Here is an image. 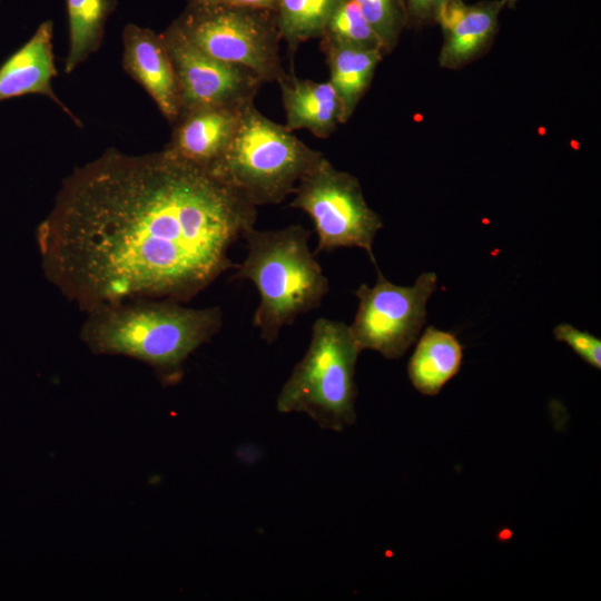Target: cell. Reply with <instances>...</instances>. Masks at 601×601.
Returning <instances> with one entry per match:
<instances>
[{"mask_svg":"<svg viewBox=\"0 0 601 601\" xmlns=\"http://www.w3.org/2000/svg\"><path fill=\"white\" fill-rule=\"evenodd\" d=\"M256 206L164 148L108 149L62 183L37 228L48 280L85 312L139 299L185 303L236 265Z\"/></svg>","mask_w":601,"mask_h":601,"instance_id":"obj_1","label":"cell"},{"mask_svg":"<svg viewBox=\"0 0 601 601\" xmlns=\"http://www.w3.org/2000/svg\"><path fill=\"white\" fill-rule=\"evenodd\" d=\"M219 307L189 308L166 299H139L88 312L80 337L97 355H121L154 368L162 384L177 383L186 359L221 327Z\"/></svg>","mask_w":601,"mask_h":601,"instance_id":"obj_2","label":"cell"},{"mask_svg":"<svg viewBox=\"0 0 601 601\" xmlns=\"http://www.w3.org/2000/svg\"><path fill=\"white\" fill-rule=\"evenodd\" d=\"M311 231L300 225L280 229H247V255L234 279L250 280L259 293L253 324L273 343L282 327L317 308L328 293V279L309 250Z\"/></svg>","mask_w":601,"mask_h":601,"instance_id":"obj_3","label":"cell"},{"mask_svg":"<svg viewBox=\"0 0 601 601\" xmlns=\"http://www.w3.org/2000/svg\"><path fill=\"white\" fill-rule=\"evenodd\" d=\"M323 157L252 101L243 107L234 137L210 174L257 207L285 200Z\"/></svg>","mask_w":601,"mask_h":601,"instance_id":"obj_4","label":"cell"},{"mask_svg":"<svg viewBox=\"0 0 601 601\" xmlns=\"http://www.w3.org/2000/svg\"><path fill=\"white\" fill-rule=\"evenodd\" d=\"M361 348L349 325L318 318L308 348L283 385L276 407L304 413L322 428L342 431L356 420L355 366Z\"/></svg>","mask_w":601,"mask_h":601,"instance_id":"obj_5","label":"cell"},{"mask_svg":"<svg viewBox=\"0 0 601 601\" xmlns=\"http://www.w3.org/2000/svg\"><path fill=\"white\" fill-rule=\"evenodd\" d=\"M176 21L193 45L215 59L248 68L263 82L286 76L274 11L187 4Z\"/></svg>","mask_w":601,"mask_h":601,"instance_id":"obj_6","label":"cell"},{"mask_svg":"<svg viewBox=\"0 0 601 601\" xmlns=\"http://www.w3.org/2000/svg\"><path fill=\"white\" fill-rule=\"evenodd\" d=\"M290 207L305 211L318 236L315 254L358 247L373 256V242L383 227L367 205L358 179L336 169L324 156L296 185Z\"/></svg>","mask_w":601,"mask_h":601,"instance_id":"obj_7","label":"cell"},{"mask_svg":"<svg viewBox=\"0 0 601 601\" xmlns=\"http://www.w3.org/2000/svg\"><path fill=\"white\" fill-rule=\"evenodd\" d=\"M436 286L435 273L421 274L412 286H398L377 268L375 285L362 284L355 292L358 306L349 328L361 351L373 349L386 358L403 356L417 339Z\"/></svg>","mask_w":601,"mask_h":601,"instance_id":"obj_8","label":"cell"},{"mask_svg":"<svg viewBox=\"0 0 601 601\" xmlns=\"http://www.w3.org/2000/svg\"><path fill=\"white\" fill-rule=\"evenodd\" d=\"M161 36L180 89V115L200 107H243L254 101L263 83L254 71L203 52L187 39L177 21Z\"/></svg>","mask_w":601,"mask_h":601,"instance_id":"obj_9","label":"cell"},{"mask_svg":"<svg viewBox=\"0 0 601 601\" xmlns=\"http://www.w3.org/2000/svg\"><path fill=\"white\" fill-rule=\"evenodd\" d=\"M122 42L124 69L150 95L164 117L176 122L181 111L180 89L162 36L128 23Z\"/></svg>","mask_w":601,"mask_h":601,"instance_id":"obj_10","label":"cell"},{"mask_svg":"<svg viewBox=\"0 0 601 601\" xmlns=\"http://www.w3.org/2000/svg\"><path fill=\"white\" fill-rule=\"evenodd\" d=\"M502 0H486L467 4L463 0H447L436 22L443 33L439 65L445 69L462 68L481 57L491 46L499 28Z\"/></svg>","mask_w":601,"mask_h":601,"instance_id":"obj_11","label":"cell"},{"mask_svg":"<svg viewBox=\"0 0 601 601\" xmlns=\"http://www.w3.org/2000/svg\"><path fill=\"white\" fill-rule=\"evenodd\" d=\"M243 107L210 106L183 112L165 148L210 173L234 137Z\"/></svg>","mask_w":601,"mask_h":601,"instance_id":"obj_12","label":"cell"},{"mask_svg":"<svg viewBox=\"0 0 601 601\" xmlns=\"http://www.w3.org/2000/svg\"><path fill=\"white\" fill-rule=\"evenodd\" d=\"M52 33V21L42 22L31 38L0 66V101L26 95H43L80 125L51 87V80L57 76Z\"/></svg>","mask_w":601,"mask_h":601,"instance_id":"obj_13","label":"cell"},{"mask_svg":"<svg viewBox=\"0 0 601 601\" xmlns=\"http://www.w3.org/2000/svg\"><path fill=\"white\" fill-rule=\"evenodd\" d=\"M288 130L306 129L329 137L343 121V106L329 81L317 82L287 75L278 81Z\"/></svg>","mask_w":601,"mask_h":601,"instance_id":"obj_14","label":"cell"},{"mask_svg":"<svg viewBox=\"0 0 601 601\" xmlns=\"http://www.w3.org/2000/svg\"><path fill=\"white\" fill-rule=\"evenodd\" d=\"M462 345L450 332L426 327L408 361L413 386L424 395H436L460 371Z\"/></svg>","mask_w":601,"mask_h":601,"instance_id":"obj_15","label":"cell"},{"mask_svg":"<svg viewBox=\"0 0 601 601\" xmlns=\"http://www.w3.org/2000/svg\"><path fill=\"white\" fill-rule=\"evenodd\" d=\"M322 48L329 69L328 81L341 99L345 124L368 90L385 55L382 50L356 48L324 38Z\"/></svg>","mask_w":601,"mask_h":601,"instance_id":"obj_16","label":"cell"},{"mask_svg":"<svg viewBox=\"0 0 601 601\" xmlns=\"http://www.w3.org/2000/svg\"><path fill=\"white\" fill-rule=\"evenodd\" d=\"M69 22V51L65 72H72L96 52L116 0H66Z\"/></svg>","mask_w":601,"mask_h":601,"instance_id":"obj_17","label":"cell"},{"mask_svg":"<svg viewBox=\"0 0 601 601\" xmlns=\"http://www.w3.org/2000/svg\"><path fill=\"white\" fill-rule=\"evenodd\" d=\"M338 0H278L276 19L280 38L289 50L323 36L327 20Z\"/></svg>","mask_w":601,"mask_h":601,"instance_id":"obj_18","label":"cell"},{"mask_svg":"<svg viewBox=\"0 0 601 601\" xmlns=\"http://www.w3.org/2000/svg\"><path fill=\"white\" fill-rule=\"evenodd\" d=\"M322 38L356 48L383 51L378 38L354 0L337 1Z\"/></svg>","mask_w":601,"mask_h":601,"instance_id":"obj_19","label":"cell"},{"mask_svg":"<svg viewBox=\"0 0 601 601\" xmlns=\"http://www.w3.org/2000/svg\"><path fill=\"white\" fill-rule=\"evenodd\" d=\"M366 21L378 38L384 55L397 46L401 35L407 28L403 0H354Z\"/></svg>","mask_w":601,"mask_h":601,"instance_id":"obj_20","label":"cell"},{"mask_svg":"<svg viewBox=\"0 0 601 601\" xmlns=\"http://www.w3.org/2000/svg\"><path fill=\"white\" fill-rule=\"evenodd\" d=\"M556 341L568 344L585 363L601 368V341L588 332L561 323L553 329Z\"/></svg>","mask_w":601,"mask_h":601,"instance_id":"obj_21","label":"cell"},{"mask_svg":"<svg viewBox=\"0 0 601 601\" xmlns=\"http://www.w3.org/2000/svg\"><path fill=\"white\" fill-rule=\"evenodd\" d=\"M407 28H420L436 22L442 6L447 0H403Z\"/></svg>","mask_w":601,"mask_h":601,"instance_id":"obj_22","label":"cell"},{"mask_svg":"<svg viewBox=\"0 0 601 601\" xmlns=\"http://www.w3.org/2000/svg\"><path fill=\"white\" fill-rule=\"evenodd\" d=\"M278 0H189L188 6H227L276 12Z\"/></svg>","mask_w":601,"mask_h":601,"instance_id":"obj_23","label":"cell"},{"mask_svg":"<svg viewBox=\"0 0 601 601\" xmlns=\"http://www.w3.org/2000/svg\"><path fill=\"white\" fill-rule=\"evenodd\" d=\"M505 7H513L518 0H502Z\"/></svg>","mask_w":601,"mask_h":601,"instance_id":"obj_24","label":"cell"}]
</instances>
